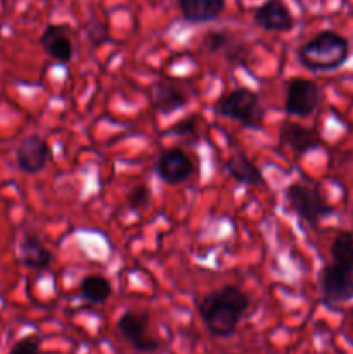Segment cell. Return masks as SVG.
Returning <instances> with one entry per match:
<instances>
[{
  "instance_id": "obj_2",
  "label": "cell",
  "mask_w": 353,
  "mask_h": 354,
  "mask_svg": "<svg viewBox=\"0 0 353 354\" xmlns=\"http://www.w3.org/2000/svg\"><path fill=\"white\" fill-rule=\"evenodd\" d=\"M350 54L352 45L345 35L334 30H322L298 47L296 59L308 71L332 73L346 64Z\"/></svg>"
},
{
  "instance_id": "obj_8",
  "label": "cell",
  "mask_w": 353,
  "mask_h": 354,
  "mask_svg": "<svg viewBox=\"0 0 353 354\" xmlns=\"http://www.w3.org/2000/svg\"><path fill=\"white\" fill-rule=\"evenodd\" d=\"M322 303L327 306L353 301V270H346L336 263H325L318 272Z\"/></svg>"
},
{
  "instance_id": "obj_1",
  "label": "cell",
  "mask_w": 353,
  "mask_h": 354,
  "mask_svg": "<svg viewBox=\"0 0 353 354\" xmlns=\"http://www.w3.org/2000/svg\"><path fill=\"white\" fill-rule=\"evenodd\" d=\"M251 306L249 294L234 283H225L197 301V315L211 337L228 339Z\"/></svg>"
},
{
  "instance_id": "obj_9",
  "label": "cell",
  "mask_w": 353,
  "mask_h": 354,
  "mask_svg": "<svg viewBox=\"0 0 353 354\" xmlns=\"http://www.w3.org/2000/svg\"><path fill=\"white\" fill-rule=\"evenodd\" d=\"M190 92L180 78H159L149 88V102L158 114L168 116L189 106Z\"/></svg>"
},
{
  "instance_id": "obj_19",
  "label": "cell",
  "mask_w": 353,
  "mask_h": 354,
  "mask_svg": "<svg viewBox=\"0 0 353 354\" xmlns=\"http://www.w3.org/2000/svg\"><path fill=\"white\" fill-rule=\"evenodd\" d=\"M329 254H331L332 263L346 270H353V232H338L331 242Z\"/></svg>"
},
{
  "instance_id": "obj_5",
  "label": "cell",
  "mask_w": 353,
  "mask_h": 354,
  "mask_svg": "<svg viewBox=\"0 0 353 354\" xmlns=\"http://www.w3.org/2000/svg\"><path fill=\"white\" fill-rule=\"evenodd\" d=\"M204 50L211 55H220L230 68L249 69L251 50L244 41L237 40L228 30H210L201 40Z\"/></svg>"
},
{
  "instance_id": "obj_24",
  "label": "cell",
  "mask_w": 353,
  "mask_h": 354,
  "mask_svg": "<svg viewBox=\"0 0 353 354\" xmlns=\"http://www.w3.org/2000/svg\"><path fill=\"white\" fill-rule=\"evenodd\" d=\"M350 322H352V327H353V308L350 310Z\"/></svg>"
},
{
  "instance_id": "obj_18",
  "label": "cell",
  "mask_w": 353,
  "mask_h": 354,
  "mask_svg": "<svg viewBox=\"0 0 353 354\" xmlns=\"http://www.w3.org/2000/svg\"><path fill=\"white\" fill-rule=\"evenodd\" d=\"M80 297L90 304H100L106 303L113 294V286L109 280L102 275H85L80 282Z\"/></svg>"
},
{
  "instance_id": "obj_16",
  "label": "cell",
  "mask_w": 353,
  "mask_h": 354,
  "mask_svg": "<svg viewBox=\"0 0 353 354\" xmlns=\"http://www.w3.org/2000/svg\"><path fill=\"white\" fill-rule=\"evenodd\" d=\"M176 6L185 23L208 24L224 16L227 0H176Z\"/></svg>"
},
{
  "instance_id": "obj_4",
  "label": "cell",
  "mask_w": 353,
  "mask_h": 354,
  "mask_svg": "<svg viewBox=\"0 0 353 354\" xmlns=\"http://www.w3.org/2000/svg\"><path fill=\"white\" fill-rule=\"evenodd\" d=\"M284 199L287 207L311 228H317L322 220L336 214V207L327 203L317 185H308L305 182L289 183L284 189Z\"/></svg>"
},
{
  "instance_id": "obj_12",
  "label": "cell",
  "mask_w": 353,
  "mask_h": 354,
  "mask_svg": "<svg viewBox=\"0 0 353 354\" xmlns=\"http://www.w3.org/2000/svg\"><path fill=\"white\" fill-rule=\"evenodd\" d=\"M253 21L260 30L270 33H289L296 24L293 12L284 0H265L260 3L253 14Z\"/></svg>"
},
{
  "instance_id": "obj_15",
  "label": "cell",
  "mask_w": 353,
  "mask_h": 354,
  "mask_svg": "<svg viewBox=\"0 0 353 354\" xmlns=\"http://www.w3.org/2000/svg\"><path fill=\"white\" fill-rule=\"evenodd\" d=\"M19 261L24 268L31 270V272H47L52 265V252L40 235L33 234V232H24L23 237L19 241Z\"/></svg>"
},
{
  "instance_id": "obj_22",
  "label": "cell",
  "mask_w": 353,
  "mask_h": 354,
  "mask_svg": "<svg viewBox=\"0 0 353 354\" xmlns=\"http://www.w3.org/2000/svg\"><path fill=\"white\" fill-rule=\"evenodd\" d=\"M42 341L38 335H26L10 348L9 354H40Z\"/></svg>"
},
{
  "instance_id": "obj_11",
  "label": "cell",
  "mask_w": 353,
  "mask_h": 354,
  "mask_svg": "<svg viewBox=\"0 0 353 354\" xmlns=\"http://www.w3.org/2000/svg\"><path fill=\"white\" fill-rule=\"evenodd\" d=\"M52 158L47 140L38 133H30L19 142L16 149V162L24 175H37L44 171Z\"/></svg>"
},
{
  "instance_id": "obj_23",
  "label": "cell",
  "mask_w": 353,
  "mask_h": 354,
  "mask_svg": "<svg viewBox=\"0 0 353 354\" xmlns=\"http://www.w3.org/2000/svg\"><path fill=\"white\" fill-rule=\"evenodd\" d=\"M87 37H89V41L93 45V47H99V45L106 44L109 40V31H107L106 23H93L89 26V31H87Z\"/></svg>"
},
{
  "instance_id": "obj_21",
  "label": "cell",
  "mask_w": 353,
  "mask_h": 354,
  "mask_svg": "<svg viewBox=\"0 0 353 354\" xmlns=\"http://www.w3.org/2000/svg\"><path fill=\"white\" fill-rule=\"evenodd\" d=\"M165 135H175V137H196L197 135V118L189 116L183 118L176 124L170 127L165 131Z\"/></svg>"
},
{
  "instance_id": "obj_7",
  "label": "cell",
  "mask_w": 353,
  "mask_h": 354,
  "mask_svg": "<svg viewBox=\"0 0 353 354\" xmlns=\"http://www.w3.org/2000/svg\"><path fill=\"white\" fill-rule=\"evenodd\" d=\"M151 317L147 311L127 310L116 322V328L121 337L137 353L151 354L161 349V342L147 332Z\"/></svg>"
},
{
  "instance_id": "obj_17",
  "label": "cell",
  "mask_w": 353,
  "mask_h": 354,
  "mask_svg": "<svg viewBox=\"0 0 353 354\" xmlns=\"http://www.w3.org/2000/svg\"><path fill=\"white\" fill-rule=\"evenodd\" d=\"M225 169L228 175L235 180L237 183L246 187H263L265 185V176H263L262 169L249 159L246 152L237 151L228 158L225 162Z\"/></svg>"
},
{
  "instance_id": "obj_14",
  "label": "cell",
  "mask_w": 353,
  "mask_h": 354,
  "mask_svg": "<svg viewBox=\"0 0 353 354\" xmlns=\"http://www.w3.org/2000/svg\"><path fill=\"white\" fill-rule=\"evenodd\" d=\"M279 140L280 144L286 145L291 152L298 156H305L308 152L317 151L324 144L320 133L315 128L305 127V124L296 123V121H284L280 124Z\"/></svg>"
},
{
  "instance_id": "obj_6",
  "label": "cell",
  "mask_w": 353,
  "mask_h": 354,
  "mask_svg": "<svg viewBox=\"0 0 353 354\" xmlns=\"http://www.w3.org/2000/svg\"><path fill=\"white\" fill-rule=\"evenodd\" d=\"M320 104V88L317 82L294 76L286 83L284 111L291 118H310Z\"/></svg>"
},
{
  "instance_id": "obj_10",
  "label": "cell",
  "mask_w": 353,
  "mask_h": 354,
  "mask_svg": "<svg viewBox=\"0 0 353 354\" xmlns=\"http://www.w3.org/2000/svg\"><path fill=\"white\" fill-rule=\"evenodd\" d=\"M194 169H196V165L190 156L179 147L161 152L154 162V171L158 178L172 187L189 182L190 176L194 175Z\"/></svg>"
},
{
  "instance_id": "obj_3",
  "label": "cell",
  "mask_w": 353,
  "mask_h": 354,
  "mask_svg": "<svg viewBox=\"0 0 353 354\" xmlns=\"http://www.w3.org/2000/svg\"><path fill=\"white\" fill-rule=\"evenodd\" d=\"M215 113L225 120H232L246 130H262L266 109L258 92L248 86H237L221 95L215 102Z\"/></svg>"
},
{
  "instance_id": "obj_13",
  "label": "cell",
  "mask_w": 353,
  "mask_h": 354,
  "mask_svg": "<svg viewBox=\"0 0 353 354\" xmlns=\"http://www.w3.org/2000/svg\"><path fill=\"white\" fill-rule=\"evenodd\" d=\"M38 41H40L45 54L51 59H54L55 62L69 64V62L73 61V55H75V44H73L71 38V28H69L68 24H47L45 30L42 31Z\"/></svg>"
},
{
  "instance_id": "obj_20",
  "label": "cell",
  "mask_w": 353,
  "mask_h": 354,
  "mask_svg": "<svg viewBox=\"0 0 353 354\" xmlns=\"http://www.w3.org/2000/svg\"><path fill=\"white\" fill-rule=\"evenodd\" d=\"M149 201H151V190L144 183H138L127 194V204L132 211L145 209L149 206Z\"/></svg>"
}]
</instances>
